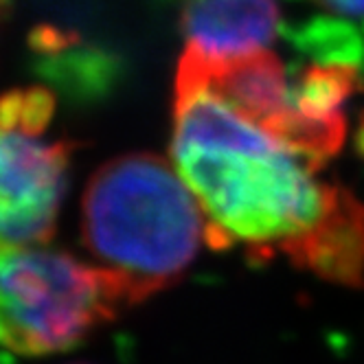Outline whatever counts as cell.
Returning <instances> with one entry per match:
<instances>
[{
    "label": "cell",
    "mask_w": 364,
    "mask_h": 364,
    "mask_svg": "<svg viewBox=\"0 0 364 364\" xmlns=\"http://www.w3.org/2000/svg\"><path fill=\"white\" fill-rule=\"evenodd\" d=\"M3 11H5V0H0V18H3Z\"/></svg>",
    "instance_id": "7"
},
{
    "label": "cell",
    "mask_w": 364,
    "mask_h": 364,
    "mask_svg": "<svg viewBox=\"0 0 364 364\" xmlns=\"http://www.w3.org/2000/svg\"><path fill=\"white\" fill-rule=\"evenodd\" d=\"M53 114L44 88L0 95V250L42 246L55 230L73 143L48 136Z\"/></svg>",
    "instance_id": "4"
},
{
    "label": "cell",
    "mask_w": 364,
    "mask_h": 364,
    "mask_svg": "<svg viewBox=\"0 0 364 364\" xmlns=\"http://www.w3.org/2000/svg\"><path fill=\"white\" fill-rule=\"evenodd\" d=\"M316 3L338 14L341 20H364V0H316Z\"/></svg>",
    "instance_id": "6"
},
{
    "label": "cell",
    "mask_w": 364,
    "mask_h": 364,
    "mask_svg": "<svg viewBox=\"0 0 364 364\" xmlns=\"http://www.w3.org/2000/svg\"><path fill=\"white\" fill-rule=\"evenodd\" d=\"M123 303L129 301L110 272L66 250H0V349L18 355L73 349Z\"/></svg>",
    "instance_id": "3"
},
{
    "label": "cell",
    "mask_w": 364,
    "mask_h": 364,
    "mask_svg": "<svg viewBox=\"0 0 364 364\" xmlns=\"http://www.w3.org/2000/svg\"><path fill=\"white\" fill-rule=\"evenodd\" d=\"M82 235L97 266L134 303L178 283L209 228L176 167L141 151L95 171L82 200Z\"/></svg>",
    "instance_id": "2"
},
{
    "label": "cell",
    "mask_w": 364,
    "mask_h": 364,
    "mask_svg": "<svg viewBox=\"0 0 364 364\" xmlns=\"http://www.w3.org/2000/svg\"><path fill=\"white\" fill-rule=\"evenodd\" d=\"M169 151L206 218L209 246L285 255L327 281L364 285V202L318 180V163L237 112L185 60Z\"/></svg>",
    "instance_id": "1"
},
{
    "label": "cell",
    "mask_w": 364,
    "mask_h": 364,
    "mask_svg": "<svg viewBox=\"0 0 364 364\" xmlns=\"http://www.w3.org/2000/svg\"><path fill=\"white\" fill-rule=\"evenodd\" d=\"M189 50L209 60H237L270 50L281 31L277 0H180Z\"/></svg>",
    "instance_id": "5"
}]
</instances>
